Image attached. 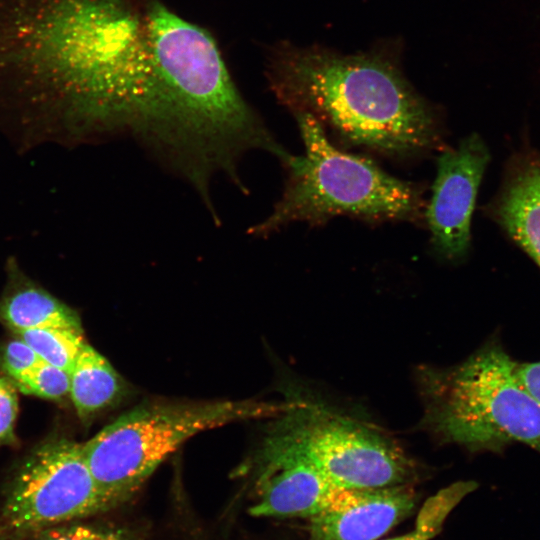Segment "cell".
Wrapping results in <instances>:
<instances>
[{
  "label": "cell",
  "mask_w": 540,
  "mask_h": 540,
  "mask_svg": "<svg viewBox=\"0 0 540 540\" xmlns=\"http://www.w3.org/2000/svg\"><path fill=\"white\" fill-rule=\"evenodd\" d=\"M159 93L146 0H0V131L16 146L131 136Z\"/></svg>",
  "instance_id": "cell-1"
},
{
  "label": "cell",
  "mask_w": 540,
  "mask_h": 540,
  "mask_svg": "<svg viewBox=\"0 0 540 540\" xmlns=\"http://www.w3.org/2000/svg\"><path fill=\"white\" fill-rule=\"evenodd\" d=\"M400 42L354 54L283 41L268 53L266 77L293 114L306 113L348 146L410 159L442 150L438 112L401 69Z\"/></svg>",
  "instance_id": "cell-2"
},
{
  "label": "cell",
  "mask_w": 540,
  "mask_h": 540,
  "mask_svg": "<svg viewBox=\"0 0 540 540\" xmlns=\"http://www.w3.org/2000/svg\"><path fill=\"white\" fill-rule=\"evenodd\" d=\"M150 46L171 117L174 174L187 181L211 214V184L224 175L246 188L238 168L262 150L286 165L293 155L274 138L234 84L212 35L160 0H146Z\"/></svg>",
  "instance_id": "cell-3"
},
{
  "label": "cell",
  "mask_w": 540,
  "mask_h": 540,
  "mask_svg": "<svg viewBox=\"0 0 540 540\" xmlns=\"http://www.w3.org/2000/svg\"><path fill=\"white\" fill-rule=\"evenodd\" d=\"M293 115L305 153L293 155L284 166L288 178L281 198L249 234L266 237L293 222L319 224L339 215L373 222L416 221L424 216L420 188L369 159L340 150L312 116Z\"/></svg>",
  "instance_id": "cell-4"
},
{
  "label": "cell",
  "mask_w": 540,
  "mask_h": 540,
  "mask_svg": "<svg viewBox=\"0 0 540 540\" xmlns=\"http://www.w3.org/2000/svg\"><path fill=\"white\" fill-rule=\"evenodd\" d=\"M517 363L492 341L455 367L424 368V426L470 452L522 443L540 453V402L521 383Z\"/></svg>",
  "instance_id": "cell-5"
},
{
  "label": "cell",
  "mask_w": 540,
  "mask_h": 540,
  "mask_svg": "<svg viewBox=\"0 0 540 540\" xmlns=\"http://www.w3.org/2000/svg\"><path fill=\"white\" fill-rule=\"evenodd\" d=\"M289 403L260 400L149 401L126 411L81 449L103 496L127 501L187 440L228 424L276 417Z\"/></svg>",
  "instance_id": "cell-6"
},
{
  "label": "cell",
  "mask_w": 540,
  "mask_h": 540,
  "mask_svg": "<svg viewBox=\"0 0 540 540\" xmlns=\"http://www.w3.org/2000/svg\"><path fill=\"white\" fill-rule=\"evenodd\" d=\"M81 443H42L20 465L0 507V540H28L47 529L108 511Z\"/></svg>",
  "instance_id": "cell-7"
},
{
  "label": "cell",
  "mask_w": 540,
  "mask_h": 540,
  "mask_svg": "<svg viewBox=\"0 0 540 540\" xmlns=\"http://www.w3.org/2000/svg\"><path fill=\"white\" fill-rule=\"evenodd\" d=\"M284 414L308 454L339 488L405 485L415 477L404 451L365 424L304 402L290 403Z\"/></svg>",
  "instance_id": "cell-8"
},
{
  "label": "cell",
  "mask_w": 540,
  "mask_h": 540,
  "mask_svg": "<svg viewBox=\"0 0 540 540\" xmlns=\"http://www.w3.org/2000/svg\"><path fill=\"white\" fill-rule=\"evenodd\" d=\"M284 411L255 457L249 512L256 517L310 519L329 503L339 487L308 454Z\"/></svg>",
  "instance_id": "cell-9"
},
{
  "label": "cell",
  "mask_w": 540,
  "mask_h": 540,
  "mask_svg": "<svg viewBox=\"0 0 540 540\" xmlns=\"http://www.w3.org/2000/svg\"><path fill=\"white\" fill-rule=\"evenodd\" d=\"M488 162V149L476 134L462 140L457 148L441 150L424 212L432 249L441 259L461 260L470 249L471 217Z\"/></svg>",
  "instance_id": "cell-10"
},
{
  "label": "cell",
  "mask_w": 540,
  "mask_h": 540,
  "mask_svg": "<svg viewBox=\"0 0 540 540\" xmlns=\"http://www.w3.org/2000/svg\"><path fill=\"white\" fill-rule=\"evenodd\" d=\"M417 499L410 484L338 488L329 503L310 518L309 540H376L411 515Z\"/></svg>",
  "instance_id": "cell-11"
},
{
  "label": "cell",
  "mask_w": 540,
  "mask_h": 540,
  "mask_svg": "<svg viewBox=\"0 0 540 540\" xmlns=\"http://www.w3.org/2000/svg\"><path fill=\"white\" fill-rule=\"evenodd\" d=\"M489 212L540 267V160H520L510 169Z\"/></svg>",
  "instance_id": "cell-12"
},
{
  "label": "cell",
  "mask_w": 540,
  "mask_h": 540,
  "mask_svg": "<svg viewBox=\"0 0 540 540\" xmlns=\"http://www.w3.org/2000/svg\"><path fill=\"white\" fill-rule=\"evenodd\" d=\"M7 284L0 298V320L15 333L35 328L83 332L78 313L30 279L13 256L6 261Z\"/></svg>",
  "instance_id": "cell-13"
},
{
  "label": "cell",
  "mask_w": 540,
  "mask_h": 540,
  "mask_svg": "<svg viewBox=\"0 0 540 540\" xmlns=\"http://www.w3.org/2000/svg\"><path fill=\"white\" fill-rule=\"evenodd\" d=\"M123 392V382L110 362L86 343L70 372L74 408L83 422L113 405Z\"/></svg>",
  "instance_id": "cell-14"
},
{
  "label": "cell",
  "mask_w": 540,
  "mask_h": 540,
  "mask_svg": "<svg viewBox=\"0 0 540 540\" xmlns=\"http://www.w3.org/2000/svg\"><path fill=\"white\" fill-rule=\"evenodd\" d=\"M16 333L42 361L69 373L87 343L83 332L65 328H35Z\"/></svg>",
  "instance_id": "cell-15"
},
{
  "label": "cell",
  "mask_w": 540,
  "mask_h": 540,
  "mask_svg": "<svg viewBox=\"0 0 540 540\" xmlns=\"http://www.w3.org/2000/svg\"><path fill=\"white\" fill-rule=\"evenodd\" d=\"M477 487L475 481H459L427 499L419 511L415 531L427 540L432 539L440 532L450 511Z\"/></svg>",
  "instance_id": "cell-16"
},
{
  "label": "cell",
  "mask_w": 540,
  "mask_h": 540,
  "mask_svg": "<svg viewBox=\"0 0 540 540\" xmlns=\"http://www.w3.org/2000/svg\"><path fill=\"white\" fill-rule=\"evenodd\" d=\"M15 386L26 394L57 400L69 394L70 373L42 361Z\"/></svg>",
  "instance_id": "cell-17"
},
{
  "label": "cell",
  "mask_w": 540,
  "mask_h": 540,
  "mask_svg": "<svg viewBox=\"0 0 540 540\" xmlns=\"http://www.w3.org/2000/svg\"><path fill=\"white\" fill-rule=\"evenodd\" d=\"M28 540H132L126 533L105 527L72 522L42 531Z\"/></svg>",
  "instance_id": "cell-18"
},
{
  "label": "cell",
  "mask_w": 540,
  "mask_h": 540,
  "mask_svg": "<svg viewBox=\"0 0 540 540\" xmlns=\"http://www.w3.org/2000/svg\"><path fill=\"white\" fill-rule=\"evenodd\" d=\"M41 362L37 353L20 337L6 344L1 360L3 369L14 383L27 376Z\"/></svg>",
  "instance_id": "cell-19"
},
{
  "label": "cell",
  "mask_w": 540,
  "mask_h": 540,
  "mask_svg": "<svg viewBox=\"0 0 540 540\" xmlns=\"http://www.w3.org/2000/svg\"><path fill=\"white\" fill-rule=\"evenodd\" d=\"M18 413V395L16 386L0 375V445L15 442V422Z\"/></svg>",
  "instance_id": "cell-20"
},
{
  "label": "cell",
  "mask_w": 540,
  "mask_h": 540,
  "mask_svg": "<svg viewBox=\"0 0 540 540\" xmlns=\"http://www.w3.org/2000/svg\"><path fill=\"white\" fill-rule=\"evenodd\" d=\"M516 373L525 388L540 402V360L518 362Z\"/></svg>",
  "instance_id": "cell-21"
},
{
  "label": "cell",
  "mask_w": 540,
  "mask_h": 540,
  "mask_svg": "<svg viewBox=\"0 0 540 540\" xmlns=\"http://www.w3.org/2000/svg\"><path fill=\"white\" fill-rule=\"evenodd\" d=\"M386 540H427V539L425 537H423L422 535H420L419 533H417L416 531H413L411 533L401 535V536H397V537H394V538H389V539H386Z\"/></svg>",
  "instance_id": "cell-22"
}]
</instances>
